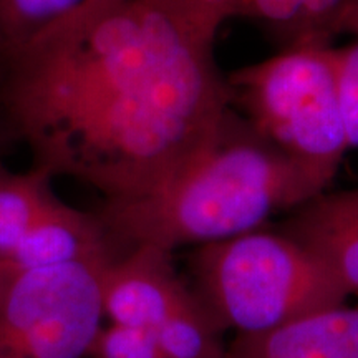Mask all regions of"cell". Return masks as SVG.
<instances>
[{"label":"cell","instance_id":"7a4b0ae2","mask_svg":"<svg viewBox=\"0 0 358 358\" xmlns=\"http://www.w3.org/2000/svg\"><path fill=\"white\" fill-rule=\"evenodd\" d=\"M329 186L231 105L176 171L141 194L105 199L96 216L116 250L153 245L173 252L261 229Z\"/></svg>","mask_w":358,"mask_h":358},{"label":"cell","instance_id":"4fadbf2b","mask_svg":"<svg viewBox=\"0 0 358 358\" xmlns=\"http://www.w3.org/2000/svg\"><path fill=\"white\" fill-rule=\"evenodd\" d=\"M222 334L224 330L196 294L153 330L168 358H224Z\"/></svg>","mask_w":358,"mask_h":358},{"label":"cell","instance_id":"7c38bea8","mask_svg":"<svg viewBox=\"0 0 358 358\" xmlns=\"http://www.w3.org/2000/svg\"><path fill=\"white\" fill-rule=\"evenodd\" d=\"M93 0H0V57L25 50Z\"/></svg>","mask_w":358,"mask_h":358},{"label":"cell","instance_id":"30bf717a","mask_svg":"<svg viewBox=\"0 0 358 358\" xmlns=\"http://www.w3.org/2000/svg\"><path fill=\"white\" fill-rule=\"evenodd\" d=\"M201 13L224 25L245 20L266 32L280 50L330 47L335 17L343 0H186Z\"/></svg>","mask_w":358,"mask_h":358},{"label":"cell","instance_id":"277c9868","mask_svg":"<svg viewBox=\"0 0 358 358\" xmlns=\"http://www.w3.org/2000/svg\"><path fill=\"white\" fill-rule=\"evenodd\" d=\"M231 105L272 145L332 182L350 151L332 45L280 50L226 75Z\"/></svg>","mask_w":358,"mask_h":358},{"label":"cell","instance_id":"8fae6325","mask_svg":"<svg viewBox=\"0 0 358 358\" xmlns=\"http://www.w3.org/2000/svg\"><path fill=\"white\" fill-rule=\"evenodd\" d=\"M50 174L40 168L13 173L0 166V262H6L35 219L55 198Z\"/></svg>","mask_w":358,"mask_h":358},{"label":"cell","instance_id":"ba28073f","mask_svg":"<svg viewBox=\"0 0 358 358\" xmlns=\"http://www.w3.org/2000/svg\"><path fill=\"white\" fill-rule=\"evenodd\" d=\"M224 358H358V307L342 303L268 332L236 335Z\"/></svg>","mask_w":358,"mask_h":358},{"label":"cell","instance_id":"3957f363","mask_svg":"<svg viewBox=\"0 0 358 358\" xmlns=\"http://www.w3.org/2000/svg\"><path fill=\"white\" fill-rule=\"evenodd\" d=\"M191 275L196 297L224 332L236 335L268 332L348 297L312 252L284 232L262 227L199 245Z\"/></svg>","mask_w":358,"mask_h":358},{"label":"cell","instance_id":"e0dca14e","mask_svg":"<svg viewBox=\"0 0 358 358\" xmlns=\"http://www.w3.org/2000/svg\"><path fill=\"white\" fill-rule=\"evenodd\" d=\"M0 136H2V128H0Z\"/></svg>","mask_w":358,"mask_h":358},{"label":"cell","instance_id":"5bb4252c","mask_svg":"<svg viewBox=\"0 0 358 358\" xmlns=\"http://www.w3.org/2000/svg\"><path fill=\"white\" fill-rule=\"evenodd\" d=\"M87 358H168L153 332L110 324L98 330Z\"/></svg>","mask_w":358,"mask_h":358},{"label":"cell","instance_id":"9c48e42d","mask_svg":"<svg viewBox=\"0 0 358 358\" xmlns=\"http://www.w3.org/2000/svg\"><path fill=\"white\" fill-rule=\"evenodd\" d=\"M118 256L96 214L83 213L53 198L22 237L3 266L42 268L73 262L110 261Z\"/></svg>","mask_w":358,"mask_h":358},{"label":"cell","instance_id":"2e32d148","mask_svg":"<svg viewBox=\"0 0 358 358\" xmlns=\"http://www.w3.org/2000/svg\"><path fill=\"white\" fill-rule=\"evenodd\" d=\"M353 35L358 38V0H343L342 7L335 17L334 35Z\"/></svg>","mask_w":358,"mask_h":358},{"label":"cell","instance_id":"6da1fadb","mask_svg":"<svg viewBox=\"0 0 358 358\" xmlns=\"http://www.w3.org/2000/svg\"><path fill=\"white\" fill-rule=\"evenodd\" d=\"M219 30L186 0H93L8 58L3 103L35 168L105 199L176 171L231 106Z\"/></svg>","mask_w":358,"mask_h":358},{"label":"cell","instance_id":"5b68a950","mask_svg":"<svg viewBox=\"0 0 358 358\" xmlns=\"http://www.w3.org/2000/svg\"><path fill=\"white\" fill-rule=\"evenodd\" d=\"M110 261L27 271L0 264V358H87L105 317Z\"/></svg>","mask_w":358,"mask_h":358},{"label":"cell","instance_id":"8992f818","mask_svg":"<svg viewBox=\"0 0 358 358\" xmlns=\"http://www.w3.org/2000/svg\"><path fill=\"white\" fill-rule=\"evenodd\" d=\"M192 295V289L174 268L173 252L153 245L124 250L103 271V315L110 324L153 332Z\"/></svg>","mask_w":358,"mask_h":358},{"label":"cell","instance_id":"52a82bcc","mask_svg":"<svg viewBox=\"0 0 358 358\" xmlns=\"http://www.w3.org/2000/svg\"><path fill=\"white\" fill-rule=\"evenodd\" d=\"M279 231L324 262L348 295H358V187L313 196Z\"/></svg>","mask_w":358,"mask_h":358},{"label":"cell","instance_id":"9a60e30c","mask_svg":"<svg viewBox=\"0 0 358 358\" xmlns=\"http://www.w3.org/2000/svg\"><path fill=\"white\" fill-rule=\"evenodd\" d=\"M348 148H358V42L332 47Z\"/></svg>","mask_w":358,"mask_h":358}]
</instances>
